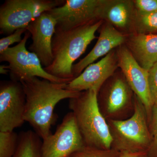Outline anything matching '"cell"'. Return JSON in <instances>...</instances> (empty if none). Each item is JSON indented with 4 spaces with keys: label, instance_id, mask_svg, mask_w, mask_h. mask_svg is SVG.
I'll list each match as a JSON object with an SVG mask.
<instances>
[{
    "label": "cell",
    "instance_id": "6da1fadb",
    "mask_svg": "<svg viewBox=\"0 0 157 157\" xmlns=\"http://www.w3.org/2000/svg\"><path fill=\"white\" fill-rule=\"evenodd\" d=\"M26 96L24 118L42 140L52 135L57 116L55 108L60 101L76 98L80 92L66 88L67 83H57L33 77L21 82Z\"/></svg>",
    "mask_w": 157,
    "mask_h": 157
},
{
    "label": "cell",
    "instance_id": "7a4b0ae2",
    "mask_svg": "<svg viewBox=\"0 0 157 157\" xmlns=\"http://www.w3.org/2000/svg\"><path fill=\"white\" fill-rule=\"evenodd\" d=\"M103 23L100 20L67 30L56 29L52 44L53 61L44 70L57 78L72 81L73 63L96 39V32Z\"/></svg>",
    "mask_w": 157,
    "mask_h": 157
},
{
    "label": "cell",
    "instance_id": "3957f363",
    "mask_svg": "<svg viewBox=\"0 0 157 157\" xmlns=\"http://www.w3.org/2000/svg\"><path fill=\"white\" fill-rule=\"evenodd\" d=\"M98 94L94 90L81 92L77 97L69 99V107L85 145L109 149L112 137L107 120L98 106Z\"/></svg>",
    "mask_w": 157,
    "mask_h": 157
},
{
    "label": "cell",
    "instance_id": "277c9868",
    "mask_svg": "<svg viewBox=\"0 0 157 157\" xmlns=\"http://www.w3.org/2000/svg\"><path fill=\"white\" fill-rule=\"evenodd\" d=\"M107 122L112 137L111 148L121 153H147L151 141L148 117L145 107L136 96L134 112L130 117Z\"/></svg>",
    "mask_w": 157,
    "mask_h": 157
},
{
    "label": "cell",
    "instance_id": "5b68a950",
    "mask_svg": "<svg viewBox=\"0 0 157 157\" xmlns=\"http://www.w3.org/2000/svg\"><path fill=\"white\" fill-rule=\"evenodd\" d=\"M61 0H6L0 8L1 34L26 29L42 13L63 5Z\"/></svg>",
    "mask_w": 157,
    "mask_h": 157
},
{
    "label": "cell",
    "instance_id": "8992f818",
    "mask_svg": "<svg viewBox=\"0 0 157 157\" xmlns=\"http://www.w3.org/2000/svg\"><path fill=\"white\" fill-rule=\"evenodd\" d=\"M31 34L27 31L21 42L0 53V61L9 63L8 69L11 80L21 82L37 77L57 83H68V80L57 78L48 74L42 67L37 56L26 48V44Z\"/></svg>",
    "mask_w": 157,
    "mask_h": 157
},
{
    "label": "cell",
    "instance_id": "52a82bcc",
    "mask_svg": "<svg viewBox=\"0 0 157 157\" xmlns=\"http://www.w3.org/2000/svg\"><path fill=\"white\" fill-rule=\"evenodd\" d=\"M133 93L122 72L114 73L104 82L98 91V101L107 120H121V117L134 111Z\"/></svg>",
    "mask_w": 157,
    "mask_h": 157
},
{
    "label": "cell",
    "instance_id": "ba28073f",
    "mask_svg": "<svg viewBox=\"0 0 157 157\" xmlns=\"http://www.w3.org/2000/svg\"><path fill=\"white\" fill-rule=\"evenodd\" d=\"M104 0H67L48 11L56 19V29L67 30L101 20Z\"/></svg>",
    "mask_w": 157,
    "mask_h": 157
},
{
    "label": "cell",
    "instance_id": "9c48e42d",
    "mask_svg": "<svg viewBox=\"0 0 157 157\" xmlns=\"http://www.w3.org/2000/svg\"><path fill=\"white\" fill-rule=\"evenodd\" d=\"M85 146L73 112L65 116L54 134L42 140L40 157H67Z\"/></svg>",
    "mask_w": 157,
    "mask_h": 157
},
{
    "label": "cell",
    "instance_id": "30bf717a",
    "mask_svg": "<svg viewBox=\"0 0 157 157\" xmlns=\"http://www.w3.org/2000/svg\"><path fill=\"white\" fill-rule=\"evenodd\" d=\"M25 105V94L21 82L11 79L1 82L0 132H12L23 124Z\"/></svg>",
    "mask_w": 157,
    "mask_h": 157
},
{
    "label": "cell",
    "instance_id": "8fae6325",
    "mask_svg": "<svg viewBox=\"0 0 157 157\" xmlns=\"http://www.w3.org/2000/svg\"><path fill=\"white\" fill-rule=\"evenodd\" d=\"M116 52L118 68L135 96L145 107L148 117L153 107L149 87L148 71L138 64L125 45L118 47Z\"/></svg>",
    "mask_w": 157,
    "mask_h": 157
},
{
    "label": "cell",
    "instance_id": "7c38bea8",
    "mask_svg": "<svg viewBox=\"0 0 157 157\" xmlns=\"http://www.w3.org/2000/svg\"><path fill=\"white\" fill-rule=\"evenodd\" d=\"M117 68V52L113 49L99 61L89 65L79 76L66 85V88L77 92L90 90L98 92Z\"/></svg>",
    "mask_w": 157,
    "mask_h": 157
},
{
    "label": "cell",
    "instance_id": "4fadbf2b",
    "mask_svg": "<svg viewBox=\"0 0 157 157\" xmlns=\"http://www.w3.org/2000/svg\"><path fill=\"white\" fill-rule=\"evenodd\" d=\"M56 25V19L45 12L34 19L26 28L33 41L29 50L37 56L44 68L50 66L53 61L52 44Z\"/></svg>",
    "mask_w": 157,
    "mask_h": 157
},
{
    "label": "cell",
    "instance_id": "5bb4252c",
    "mask_svg": "<svg viewBox=\"0 0 157 157\" xmlns=\"http://www.w3.org/2000/svg\"><path fill=\"white\" fill-rule=\"evenodd\" d=\"M100 29V36L94 48L86 56L73 65L72 73L74 78L89 65L125 43L128 35L119 31L109 23H103Z\"/></svg>",
    "mask_w": 157,
    "mask_h": 157
},
{
    "label": "cell",
    "instance_id": "9a60e30c",
    "mask_svg": "<svg viewBox=\"0 0 157 157\" xmlns=\"http://www.w3.org/2000/svg\"><path fill=\"white\" fill-rule=\"evenodd\" d=\"M125 43L144 69L149 71L157 63V34L132 33L128 35Z\"/></svg>",
    "mask_w": 157,
    "mask_h": 157
},
{
    "label": "cell",
    "instance_id": "2e32d148",
    "mask_svg": "<svg viewBox=\"0 0 157 157\" xmlns=\"http://www.w3.org/2000/svg\"><path fill=\"white\" fill-rule=\"evenodd\" d=\"M135 13L133 1L104 0L101 18L123 33L133 30Z\"/></svg>",
    "mask_w": 157,
    "mask_h": 157
},
{
    "label": "cell",
    "instance_id": "e0dca14e",
    "mask_svg": "<svg viewBox=\"0 0 157 157\" xmlns=\"http://www.w3.org/2000/svg\"><path fill=\"white\" fill-rule=\"evenodd\" d=\"M41 138L32 131L21 132L19 135L17 150L13 157H40Z\"/></svg>",
    "mask_w": 157,
    "mask_h": 157
},
{
    "label": "cell",
    "instance_id": "ac0fdd59",
    "mask_svg": "<svg viewBox=\"0 0 157 157\" xmlns=\"http://www.w3.org/2000/svg\"><path fill=\"white\" fill-rule=\"evenodd\" d=\"M133 29L137 33H153L157 32V11L148 14L138 13L135 10Z\"/></svg>",
    "mask_w": 157,
    "mask_h": 157
},
{
    "label": "cell",
    "instance_id": "d6986e66",
    "mask_svg": "<svg viewBox=\"0 0 157 157\" xmlns=\"http://www.w3.org/2000/svg\"><path fill=\"white\" fill-rule=\"evenodd\" d=\"M19 135L14 131L0 132V157H13L17 150Z\"/></svg>",
    "mask_w": 157,
    "mask_h": 157
},
{
    "label": "cell",
    "instance_id": "ffe728a7",
    "mask_svg": "<svg viewBox=\"0 0 157 157\" xmlns=\"http://www.w3.org/2000/svg\"><path fill=\"white\" fill-rule=\"evenodd\" d=\"M121 153L113 149H103L86 146L74 152L67 157H120Z\"/></svg>",
    "mask_w": 157,
    "mask_h": 157
},
{
    "label": "cell",
    "instance_id": "44dd1931",
    "mask_svg": "<svg viewBox=\"0 0 157 157\" xmlns=\"http://www.w3.org/2000/svg\"><path fill=\"white\" fill-rule=\"evenodd\" d=\"M151 113L149 130L151 141L147 157H157V106H153Z\"/></svg>",
    "mask_w": 157,
    "mask_h": 157
},
{
    "label": "cell",
    "instance_id": "7402d4cb",
    "mask_svg": "<svg viewBox=\"0 0 157 157\" xmlns=\"http://www.w3.org/2000/svg\"><path fill=\"white\" fill-rule=\"evenodd\" d=\"M27 31L26 29H19L8 36L0 39V53H2L7 50L12 44L21 42L22 39L21 36L23 34L25 33Z\"/></svg>",
    "mask_w": 157,
    "mask_h": 157
},
{
    "label": "cell",
    "instance_id": "603a6c76",
    "mask_svg": "<svg viewBox=\"0 0 157 157\" xmlns=\"http://www.w3.org/2000/svg\"><path fill=\"white\" fill-rule=\"evenodd\" d=\"M136 11L142 14H148L157 11V0L133 1Z\"/></svg>",
    "mask_w": 157,
    "mask_h": 157
},
{
    "label": "cell",
    "instance_id": "cb8c5ba5",
    "mask_svg": "<svg viewBox=\"0 0 157 157\" xmlns=\"http://www.w3.org/2000/svg\"><path fill=\"white\" fill-rule=\"evenodd\" d=\"M150 92L153 106H157V63L148 71Z\"/></svg>",
    "mask_w": 157,
    "mask_h": 157
},
{
    "label": "cell",
    "instance_id": "d4e9b609",
    "mask_svg": "<svg viewBox=\"0 0 157 157\" xmlns=\"http://www.w3.org/2000/svg\"><path fill=\"white\" fill-rule=\"evenodd\" d=\"M147 153L146 152L136 153H123L120 157H147Z\"/></svg>",
    "mask_w": 157,
    "mask_h": 157
},
{
    "label": "cell",
    "instance_id": "484cf974",
    "mask_svg": "<svg viewBox=\"0 0 157 157\" xmlns=\"http://www.w3.org/2000/svg\"><path fill=\"white\" fill-rule=\"evenodd\" d=\"M9 73L8 65H1L0 66V73L3 75H7Z\"/></svg>",
    "mask_w": 157,
    "mask_h": 157
}]
</instances>
